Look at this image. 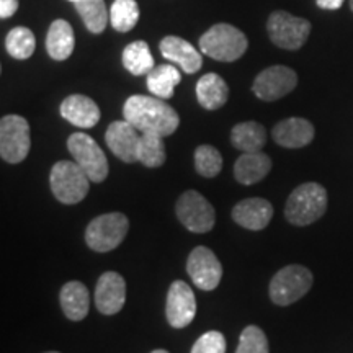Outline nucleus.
<instances>
[{
  "instance_id": "20",
  "label": "nucleus",
  "mask_w": 353,
  "mask_h": 353,
  "mask_svg": "<svg viewBox=\"0 0 353 353\" xmlns=\"http://www.w3.org/2000/svg\"><path fill=\"white\" fill-rule=\"evenodd\" d=\"M272 170V159L260 152H242L234 164V176L242 185L259 183Z\"/></svg>"
},
{
  "instance_id": "30",
  "label": "nucleus",
  "mask_w": 353,
  "mask_h": 353,
  "mask_svg": "<svg viewBox=\"0 0 353 353\" xmlns=\"http://www.w3.org/2000/svg\"><path fill=\"white\" fill-rule=\"evenodd\" d=\"M6 48L8 54L15 59H28L37 48V38L32 30H28L26 26H15L7 34Z\"/></svg>"
},
{
  "instance_id": "15",
  "label": "nucleus",
  "mask_w": 353,
  "mask_h": 353,
  "mask_svg": "<svg viewBox=\"0 0 353 353\" xmlns=\"http://www.w3.org/2000/svg\"><path fill=\"white\" fill-rule=\"evenodd\" d=\"M141 132L130 121H113L105 132V141L114 156L126 164L138 161Z\"/></svg>"
},
{
  "instance_id": "39",
  "label": "nucleus",
  "mask_w": 353,
  "mask_h": 353,
  "mask_svg": "<svg viewBox=\"0 0 353 353\" xmlns=\"http://www.w3.org/2000/svg\"><path fill=\"white\" fill-rule=\"evenodd\" d=\"M48 353H57V352H48Z\"/></svg>"
},
{
  "instance_id": "34",
  "label": "nucleus",
  "mask_w": 353,
  "mask_h": 353,
  "mask_svg": "<svg viewBox=\"0 0 353 353\" xmlns=\"http://www.w3.org/2000/svg\"><path fill=\"white\" fill-rule=\"evenodd\" d=\"M19 10V0H0V17L10 19Z\"/></svg>"
},
{
  "instance_id": "9",
  "label": "nucleus",
  "mask_w": 353,
  "mask_h": 353,
  "mask_svg": "<svg viewBox=\"0 0 353 353\" xmlns=\"http://www.w3.org/2000/svg\"><path fill=\"white\" fill-rule=\"evenodd\" d=\"M267 30L273 44L281 50L296 51L306 43L311 33V23L285 10H276L268 19Z\"/></svg>"
},
{
  "instance_id": "25",
  "label": "nucleus",
  "mask_w": 353,
  "mask_h": 353,
  "mask_svg": "<svg viewBox=\"0 0 353 353\" xmlns=\"http://www.w3.org/2000/svg\"><path fill=\"white\" fill-rule=\"evenodd\" d=\"M182 81L180 70L172 64L156 65L151 72L148 74V88L154 97L162 100H169L174 95L175 87Z\"/></svg>"
},
{
  "instance_id": "23",
  "label": "nucleus",
  "mask_w": 353,
  "mask_h": 353,
  "mask_svg": "<svg viewBox=\"0 0 353 353\" xmlns=\"http://www.w3.org/2000/svg\"><path fill=\"white\" fill-rule=\"evenodd\" d=\"M198 103L206 110H218L229 99V87L218 74H205L196 83Z\"/></svg>"
},
{
  "instance_id": "28",
  "label": "nucleus",
  "mask_w": 353,
  "mask_h": 353,
  "mask_svg": "<svg viewBox=\"0 0 353 353\" xmlns=\"http://www.w3.org/2000/svg\"><path fill=\"white\" fill-rule=\"evenodd\" d=\"M138 161L144 167H149V169H156V167L164 165L165 162L164 138L159 134H149V132L141 134L139 145H138Z\"/></svg>"
},
{
  "instance_id": "7",
  "label": "nucleus",
  "mask_w": 353,
  "mask_h": 353,
  "mask_svg": "<svg viewBox=\"0 0 353 353\" xmlns=\"http://www.w3.org/2000/svg\"><path fill=\"white\" fill-rule=\"evenodd\" d=\"M32 148L30 125L20 114H7L0 121V156L8 164H20Z\"/></svg>"
},
{
  "instance_id": "11",
  "label": "nucleus",
  "mask_w": 353,
  "mask_h": 353,
  "mask_svg": "<svg viewBox=\"0 0 353 353\" xmlns=\"http://www.w3.org/2000/svg\"><path fill=\"white\" fill-rule=\"evenodd\" d=\"M187 272L196 288L213 291L218 288L223 278V265L208 247H195L188 255Z\"/></svg>"
},
{
  "instance_id": "5",
  "label": "nucleus",
  "mask_w": 353,
  "mask_h": 353,
  "mask_svg": "<svg viewBox=\"0 0 353 353\" xmlns=\"http://www.w3.org/2000/svg\"><path fill=\"white\" fill-rule=\"evenodd\" d=\"M130 221L125 214L118 211L105 213L90 221L85 229V242L95 252H112L125 241Z\"/></svg>"
},
{
  "instance_id": "26",
  "label": "nucleus",
  "mask_w": 353,
  "mask_h": 353,
  "mask_svg": "<svg viewBox=\"0 0 353 353\" xmlns=\"http://www.w3.org/2000/svg\"><path fill=\"white\" fill-rule=\"evenodd\" d=\"M123 65L132 76H148L154 65V57L145 41H132L123 51Z\"/></svg>"
},
{
  "instance_id": "31",
  "label": "nucleus",
  "mask_w": 353,
  "mask_h": 353,
  "mask_svg": "<svg viewBox=\"0 0 353 353\" xmlns=\"http://www.w3.org/2000/svg\"><path fill=\"white\" fill-rule=\"evenodd\" d=\"M195 169L201 176L213 179L223 169V156L213 145H198L195 151Z\"/></svg>"
},
{
  "instance_id": "35",
  "label": "nucleus",
  "mask_w": 353,
  "mask_h": 353,
  "mask_svg": "<svg viewBox=\"0 0 353 353\" xmlns=\"http://www.w3.org/2000/svg\"><path fill=\"white\" fill-rule=\"evenodd\" d=\"M316 2L317 6L324 8V10H337V8H341L343 6L345 0H316Z\"/></svg>"
},
{
  "instance_id": "37",
  "label": "nucleus",
  "mask_w": 353,
  "mask_h": 353,
  "mask_svg": "<svg viewBox=\"0 0 353 353\" xmlns=\"http://www.w3.org/2000/svg\"><path fill=\"white\" fill-rule=\"evenodd\" d=\"M350 8L353 10V0H350Z\"/></svg>"
},
{
  "instance_id": "3",
  "label": "nucleus",
  "mask_w": 353,
  "mask_h": 353,
  "mask_svg": "<svg viewBox=\"0 0 353 353\" xmlns=\"http://www.w3.org/2000/svg\"><path fill=\"white\" fill-rule=\"evenodd\" d=\"M249 46L247 37L241 30L229 23H218L200 38V50L203 54L221 63H234L244 56Z\"/></svg>"
},
{
  "instance_id": "18",
  "label": "nucleus",
  "mask_w": 353,
  "mask_h": 353,
  "mask_svg": "<svg viewBox=\"0 0 353 353\" xmlns=\"http://www.w3.org/2000/svg\"><path fill=\"white\" fill-rule=\"evenodd\" d=\"M61 117L70 125L88 130L100 121V108L90 97L74 94L65 97L61 103Z\"/></svg>"
},
{
  "instance_id": "16",
  "label": "nucleus",
  "mask_w": 353,
  "mask_h": 353,
  "mask_svg": "<svg viewBox=\"0 0 353 353\" xmlns=\"http://www.w3.org/2000/svg\"><path fill=\"white\" fill-rule=\"evenodd\" d=\"M273 218V206L263 198H247L232 208V219L249 231H262Z\"/></svg>"
},
{
  "instance_id": "1",
  "label": "nucleus",
  "mask_w": 353,
  "mask_h": 353,
  "mask_svg": "<svg viewBox=\"0 0 353 353\" xmlns=\"http://www.w3.org/2000/svg\"><path fill=\"white\" fill-rule=\"evenodd\" d=\"M125 120L141 134H159L162 138L174 134L180 125L179 114L162 99L148 95H131L123 107Z\"/></svg>"
},
{
  "instance_id": "21",
  "label": "nucleus",
  "mask_w": 353,
  "mask_h": 353,
  "mask_svg": "<svg viewBox=\"0 0 353 353\" xmlns=\"http://www.w3.org/2000/svg\"><path fill=\"white\" fill-rule=\"evenodd\" d=\"M61 307L69 321L79 322L88 314L90 296L87 286L81 281H68L59 294Z\"/></svg>"
},
{
  "instance_id": "14",
  "label": "nucleus",
  "mask_w": 353,
  "mask_h": 353,
  "mask_svg": "<svg viewBox=\"0 0 353 353\" xmlns=\"http://www.w3.org/2000/svg\"><path fill=\"white\" fill-rule=\"evenodd\" d=\"M126 301L125 278L117 272H105L95 286V306L101 314L113 316L120 312Z\"/></svg>"
},
{
  "instance_id": "17",
  "label": "nucleus",
  "mask_w": 353,
  "mask_h": 353,
  "mask_svg": "<svg viewBox=\"0 0 353 353\" xmlns=\"http://www.w3.org/2000/svg\"><path fill=\"white\" fill-rule=\"evenodd\" d=\"M273 141L286 149H301L314 139V126L304 118H286L272 130Z\"/></svg>"
},
{
  "instance_id": "24",
  "label": "nucleus",
  "mask_w": 353,
  "mask_h": 353,
  "mask_svg": "<svg viewBox=\"0 0 353 353\" xmlns=\"http://www.w3.org/2000/svg\"><path fill=\"white\" fill-rule=\"evenodd\" d=\"M231 143L242 152H260L267 143V131L257 121H244L232 128Z\"/></svg>"
},
{
  "instance_id": "32",
  "label": "nucleus",
  "mask_w": 353,
  "mask_h": 353,
  "mask_svg": "<svg viewBox=\"0 0 353 353\" xmlns=\"http://www.w3.org/2000/svg\"><path fill=\"white\" fill-rule=\"evenodd\" d=\"M236 353H270L267 335L257 325H247L242 330Z\"/></svg>"
},
{
  "instance_id": "36",
  "label": "nucleus",
  "mask_w": 353,
  "mask_h": 353,
  "mask_svg": "<svg viewBox=\"0 0 353 353\" xmlns=\"http://www.w3.org/2000/svg\"><path fill=\"white\" fill-rule=\"evenodd\" d=\"M151 353H169V352L162 350V348H159V350H154V352H151Z\"/></svg>"
},
{
  "instance_id": "2",
  "label": "nucleus",
  "mask_w": 353,
  "mask_h": 353,
  "mask_svg": "<svg viewBox=\"0 0 353 353\" xmlns=\"http://www.w3.org/2000/svg\"><path fill=\"white\" fill-rule=\"evenodd\" d=\"M327 210V192L319 183L299 185L286 201L285 216L293 226H309L321 219Z\"/></svg>"
},
{
  "instance_id": "4",
  "label": "nucleus",
  "mask_w": 353,
  "mask_h": 353,
  "mask_svg": "<svg viewBox=\"0 0 353 353\" xmlns=\"http://www.w3.org/2000/svg\"><path fill=\"white\" fill-rule=\"evenodd\" d=\"M51 192L64 205H76L87 196L90 179L74 161H59L52 165L50 174Z\"/></svg>"
},
{
  "instance_id": "13",
  "label": "nucleus",
  "mask_w": 353,
  "mask_h": 353,
  "mask_svg": "<svg viewBox=\"0 0 353 353\" xmlns=\"http://www.w3.org/2000/svg\"><path fill=\"white\" fill-rule=\"evenodd\" d=\"M196 299L192 288L182 280H176L170 285L167 293L165 316L174 329L187 327L195 319Z\"/></svg>"
},
{
  "instance_id": "8",
  "label": "nucleus",
  "mask_w": 353,
  "mask_h": 353,
  "mask_svg": "<svg viewBox=\"0 0 353 353\" xmlns=\"http://www.w3.org/2000/svg\"><path fill=\"white\" fill-rule=\"evenodd\" d=\"M68 149L74 162L82 167L90 182L100 183L108 176V161L94 138L85 132H74L68 139Z\"/></svg>"
},
{
  "instance_id": "12",
  "label": "nucleus",
  "mask_w": 353,
  "mask_h": 353,
  "mask_svg": "<svg viewBox=\"0 0 353 353\" xmlns=\"http://www.w3.org/2000/svg\"><path fill=\"white\" fill-rule=\"evenodd\" d=\"M298 85V76L286 65H272L263 69L255 77L252 90L263 101H275L283 99Z\"/></svg>"
},
{
  "instance_id": "19",
  "label": "nucleus",
  "mask_w": 353,
  "mask_h": 353,
  "mask_svg": "<svg viewBox=\"0 0 353 353\" xmlns=\"http://www.w3.org/2000/svg\"><path fill=\"white\" fill-rule=\"evenodd\" d=\"M159 48H161L162 56L170 63L179 65L183 72L195 74L201 69L203 57L187 39L180 37H165L159 44Z\"/></svg>"
},
{
  "instance_id": "38",
  "label": "nucleus",
  "mask_w": 353,
  "mask_h": 353,
  "mask_svg": "<svg viewBox=\"0 0 353 353\" xmlns=\"http://www.w3.org/2000/svg\"><path fill=\"white\" fill-rule=\"evenodd\" d=\"M69 2H74V3H76V2H79V0H69Z\"/></svg>"
},
{
  "instance_id": "10",
  "label": "nucleus",
  "mask_w": 353,
  "mask_h": 353,
  "mask_svg": "<svg viewBox=\"0 0 353 353\" xmlns=\"http://www.w3.org/2000/svg\"><path fill=\"white\" fill-rule=\"evenodd\" d=\"M175 213L180 223L192 232L205 234L214 228L216 213L213 205L195 190H188L180 195Z\"/></svg>"
},
{
  "instance_id": "6",
  "label": "nucleus",
  "mask_w": 353,
  "mask_h": 353,
  "mask_svg": "<svg viewBox=\"0 0 353 353\" xmlns=\"http://www.w3.org/2000/svg\"><path fill=\"white\" fill-rule=\"evenodd\" d=\"M312 273L303 265H286L270 281V298L278 306H290L296 303L312 286Z\"/></svg>"
},
{
  "instance_id": "33",
  "label": "nucleus",
  "mask_w": 353,
  "mask_h": 353,
  "mask_svg": "<svg viewBox=\"0 0 353 353\" xmlns=\"http://www.w3.org/2000/svg\"><path fill=\"white\" fill-rule=\"evenodd\" d=\"M192 353H226V339L218 330H210L195 342Z\"/></svg>"
},
{
  "instance_id": "29",
  "label": "nucleus",
  "mask_w": 353,
  "mask_h": 353,
  "mask_svg": "<svg viewBox=\"0 0 353 353\" xmlns=\"http://www.w3.org/2000/svg\"><path fill=\"white\" fill-rule=\"evenodd\" d=\"M138 21L139 6L136 0H114L110 8V23L117 32H131Z\"/></svg>"
},
{
  "instance_id": "22",
  "label": "nucleus",
  "mask_w": 353,
  "mask_h": 353,
  "mask_svg": "<svg viewBox=\"0 0 353 353\" xmlns=\"http://www.w3.org/2000/svg\"><path fill=\"white\" fill-rule=\"evenodd\" d=\"M76 46L74 30L65 20H54L48 30L46 51L54 61H65Z\"/></svg>"
},
{
  "instance_id": "27",
  "label": "nucleus",
  "mask_w": 353,
  "mask_h": 353,
  "mask_svg": "<svg viewBox=\"0 0 353 353\" xmlns=\"http://www.w3.org/2000/svg\"><path fill=\"white\" fill-rule=\"evenodd\" d=\"M83 23L90 33L99 34L107 28L110 21V12L105 6V0H79L74 3Z\"/></svg>"
}]
</instances>
